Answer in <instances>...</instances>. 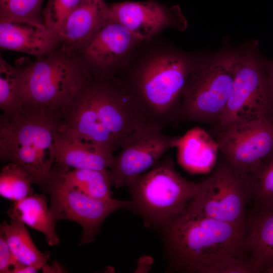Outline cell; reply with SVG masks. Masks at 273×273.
Segmentation results:
<instances>
[{
    "label": "cell",
    "mask_w": 273,
    "mask_h": 273,
    "mask_svg": "<svg viewBox=\"0 0 273 273\" xmlns=\"http://www.w3.org/2000/svg\"><path fill=\"white\" fill-rule=\"evenodd\" d=\"M113 20L104 0H82L61 25L56 35V50L77 53L103 26Z\"/></svg>",
    "instance_id": "obj_14"
},
{
    "label": "cell",
    "mask_w": 273,
    "mask_h": 273,
    "mask_svg": "<svg viewBox=\"0 0 273 273\" xmlns=\"http://www.w3.org/2000/svg\"><path fill=\"white\" fill-rule=\"evenodd\" d=\"M62 112L22 102L0 117V159L20 166L46 193L55 163Z\"/></svg>",
    "instance_id": "obj_3"
},
{
    "label": "cell",
    "mask_w": 273,
    "mask_h": 273,
    "mask_svg": "<svg viewBox=\"0 0 273 273\" xmlns=\"http://www.w3.org/2000/svg\"><path fill=\"white\" fill-rule=\"evenodd\" d=\"M137 39L115 20L103 26L76 53L94 76H111Z\"/></svg>",
    "instance_id": "obj_13"
},
{
    "label": "cell",
    "mask_w": 273,
    "mask_h": 273,
    "mask_svg": "<svg viewBox=\"0 0 273 273\" xmlns=\"http://www.w3.org/2000/svg\"><path fill=\"white\" fill-rule=\"evenodd\" d=\"M250 179L256 206L273 205V153Z\"/></svg>",
    "instance_id": "obj_26"
},
{
    "label": "cell",
    "mask_w": 273,
    "mask_h": 273,
    "mask_svg": "<svg viewBox=\"0 0 273 273\" xmlns=\"http://www.w3.org/2000/svg\"><path fill=\"white\" fill-rule=\"evenodd\" d=\"M109 7L115 19L137 39L149 38L174 22L171 12L153 1L122 2Z\"/></svg>",
    "instance_id": "obj_15"
},
{
    "label": "cell",
    "mask_w": 273,
    "mask_h": 273,
    "mask_svg": "<svg viewBox=\"0 0 273 273\" xmlns=\"http://www.w3.org/2000/svg\"><path fill=\"white\" fill-rule=\"evenodd\" d=\"M159 234L168 271L210 273L221 261L246 251V224L221 221L189 206Z\"/></svg>",
    "instance_id": "obj_2"
},
{
    "label": "cell",
    "mask_w": 273,
    "mask_h": 273,
    "mask_svg": "<svg viewBox=\"0 0 273 273\" xmlns=\"http://www.w3.org/2000/svg\"><path fill=\"white\" fill-rule=\"evenodd\" d=\"M23 102L21 75L19 69L0 57V108L11 112Z\"/></svg>",
    "instance_id": "obj_23"
},
{
    "label": "cell",
    "mask_w": 273,
    "mask_h": 273,
    "mask_svg": "<svg viewBox=\"0 0 273 273\" xmlns=\"http://www.w3.org/2000/svg\"><path fill=\"white\" fill-rule=\"evenodd\" d=\"M34 184L29 174L20 166L7 163L0 172V195L5 199L17 202L33 194Z\"/></svg>",
    "instance_id": "obj_24"
},
{
    "label": "cell",
    "mask_w": 273,
    "mask_h": 273,
    "mask_svg": "<svg viewBox=\"0 0 273 273\" xmlns=\"http://www.w3.org/2000/svg\"><path fill=\"white\" fill-rule=\"evenodd\" d=\"M192 62L177 54L151 60L122 83L146 123L163 129L178 122L181 96Z\"/></svg>",
    "instance_id": "obj_4"
},
{
    "label": "cell",
    "mask_w": 273,
    "mask_h": 273,
    "mask_svg": "<svg viewBox=\"0 0 273 273\" xmlns=\"http://www.w3.org/2000/svg\"><path fill=\"white\" fill-rule=\"evenodd\" d=\"M0 230L5 236L14 257L19 263L40 269L48 265L50 254L37 249L24 223L11 219L10 223L6 221L2 223Z\"/></svg>",
    "instance_id": "obj_21"
},
{
    "label": "cell",
    "mask_w": 273,
    "mask_h": 273,
    "mask_svg": "<svg viewBox=\"0 0 273 273\" xmlns=\"http://www.w3.org/2000/svg\"><path fill=\"white\" fill-rule=\"evenodd\" d=\"M22 264L14 257L5 236L0 230V272L13 273Z\"/></svg>",
    "instance_id": "obj_28"
},
{
    "label": "cell",
    "mask_w": 273,
    "mask_h": 273,
    "mask_svg": "<svg viewBox=\"0 0 273 273\" xmlns=\"http://www.w3.org/2000/svg\"><path fill=\"white\" fill-rule=\"evenodd\" d=\"M11 219L19 220L45 236L48 244L57 246L60 239L57 234L56 222L53 219L47 198L43 195L33 194L14 202L8 211Z\"/></svg>",
    "instance_id": "obj_20"
},
{
    "label": "cell",
    "mask_w": 273,
    "mask_h": 273,
    "mask_svg": "<svg viewBox=\"0 0 273 273\" xmlns=\"http://www.w3.org/2000/svg\"><path fill=\"white\" fill-rule=\"evenodd\" d=\"M267 273H273V264L269 266L265 271Z\"/></svg>",
    "instance_id": "obj_31"
},
{
    "label": "cell",
    "mask_w": 273,
    "mask_h": 273,
    "mask_svg": "<svg viewBox=\"0 0 273 273\" xmlns=\"http://www.w3.org/2000/svg\"><path fill=\"white\" fill-rule=\"evenodd\" d=\"M55 149V164L66 169L108 170L114 158L60 129Z\"/></svg>",
    "instance_id": "obj_18"
},
{
    "label": "cell",
    "mask_w": 273,
    "mask_h": 273,
    "mask_svg": "<svg viewBox=\"0 0 273 273\" xmlns=\"http://www.w3.org/2000/svg\"><path fill=\"white\" fill-rule=\"evenodd\" d=\"M250 198H253L250 179L222 157L210 176L202 181L189 206L218 220L246 225V206Z\"/></svg>",
    "instance_id": "obj_9"
},
{
    "label": "cell",
    "mask_w": 273,
    "mask_h": 273,
    "mask_svg": "<svg viewBox=\"0 0 273 273\" xmlns=\"http://www.w3.org/2000/svg\"><path fill=\"white\" fill-rule=\"evenodd\" d=\"M266 63L257 42L238 50L231 92L215 125L218 131L235 124L272 118L273 96Z\"/></svg>",
    "instance_id": "obj_8"
},
{
    "label": "cell",
    "mask_w": 273,
    "mask_h": 273,
    "mask_svg": "<svg viewBox=\"0 0 273 273\" xmlns=\"http://www.w3.org/2000/svg\"><path fill=\"white\" fill-rule=\"evenodd\" d=\"M272 121H273V118H272Z\"/></svg>",
    "instance_id": "obj_32"
},
{
    "label": "cell",
    "mask_w": 273,
    "mask_h": 273,
    "mask_svg": "<svg viewBox=\"0 0 273 273\" xmlns=\"http://www.w3.org/2000/svg\"><path fill=\"white\" fill-rule=\"evenodd\" d=\"M144 123L122 82L93 76L62 110L60 130L113 157Z\"/></svg>",
    "instance_id": "obj_1"
},
{
    "label": "cell",
    "mask_w": 273,
    "mask_h": 273,
    "mask_svg": "<svg viewBox=\"0 0 273 273\" xmlns=\"http://www.w3.org/2000/svg\"><path fill=\"white\" fill-rule=\"evenodd\" d=\"M40 268L34 265H27L22 264L16 269L13 273H36Z\"/></svg>",
    "instance_id": "obj_29"
},
{
    "label": "cell",
    "mask_w": 273,
    "mask_h": 273,
    "mask_svg": "<svg viewBox=\"0 0 273 273\" xmlns=\"http://www.w3.org/2000/svg\"><path fill=\"white\" fill-rule=\"evenodd\" d=\"M64 182L89 197L98 200L113 198L112 183L108 170L66 169L55 163Z\"/></svg>",
    "instance_id": "obj_22"
},
{
    "label": "cell",
    "mask_w": 273,
    "mask_h": 273,
    "mask_svg": "<svg viewBox=\"0 0 273 273\" xmlns=\"http://www.w3.org/2000/svg\"><path fill=\"white\" fill-rule=\"evenodd\" d=\"M245 248L260 272L273 264V205L257 207L246 223Z\"/></svg>",
    "instance_id": "obj_19"
},
{
    "label": "cell",
    "mask_w": 273,
    "mask_h": 273,
    "mask_svg": "<svg viewBox=\"0 0 273 273\" xmlns=\"http://www.w3.org/2000/svg\"><path fill=\"white\" fill-rule=\"evenodd\" d=\"M2 50L27 53L36 58L56 49V37L44 24L19 20H0Z\"/></svg>",
    "instance_id": "obj_16"
},
{
    "label": "cell",
    "mask_w": 273,
    "mask_h": 273,
    "mask_svg": "<svg viewBox=\"0 0 273 273\" xmlns=\"http://www.w3.org/2000/svg\"><path fill=\"white\" fill-rule=\"evenodd\" d=\"M176 148L178 164L193 174L211 172L220 153L216 140L199 127L192 128L179 136Z\"/></svg>",
    "instance_id": "obj_17"
},
{
    "label": "cell",
    "mask_w": 273,
    "mask_h": 273,
    "mask_svg": "<svg viewBox=\"0 0 273 273\" xmlns=\"http://www.w3.org/2000/svg\"><path fill=\"white\" fill-rule=\"evenodd\" d=\"M163 129L144 123L126 138L108 169L113 186L127 187L132 179L154 166L169 150L176 147L179 136L167 135Z\"/></svg>",
    "instance_id": "obj_11"
},
{
    "label": "cell",
    "mask_w": 273,
    "mask_h": 273,
    "mask_svg": "<svg viewBox=\"0 0 273 273\" xmlns=\"http://www.w3.org/2000/svg\"><path fill=\"white\" fill-rule=\"evenodd\" d=\"M201 185L202 181L183 177L167 155L129 183V210L140 215L146 226L160 233L186 210Z\"/></svg>",
    "instance_id": "obj_5"
},
{
    "label": "cell",
    "mask_w": 273,
    "mask_h": 273,
    "mask_svg": "<svg viewBox=\"0 0 273 273\" xmlns=\"http://www.w3.org/2000/svg\"><path fill=\"white\" fill-rule=\"evenodd\" d=\"M44 1L0 0V20L26 21L44 24L42 9Z\"/></svg>",
    "instance_id": "obj_25"
},
{
    "label": "cell",
    "mask_w": 273,
    "mask_h": 273,
    "mask_svg": "<svg viewBox=\"0 0 273 273\" xmlns=\"http://www.w3.org/2000/svg\"><path fill=\"white\" fill-rule=\"evenodd\" d=\"M238 53L223 50L192 62L178 122L216 124L231 92Z\"/></svg>",
    "instance_id": "obj_7"
},
{
    "label": "cell",
    "mask_w": 273,
    "mask_h": 273,
    "mask_svg": "<svg viewBox=\"0 0 273 273\" xmlns=\"http://www.w3.org/2000/svg\"><path fill=\"white\" fill-rule=\"evenodd\" d=\"M21 75L23 102L61 111L92 77L76 53L56 50L31 61L15 65Z\"/></svg>",
    "instance_id": "obj_6"
},
{
    "label": "cell",
    "mask_w": 273,
    "mask_h": 273,
    "mask_svg": "<svg viewBox=\"0 0 273 273\" xmlns=\"http://www.w3.org/2000/svg\"><path fill=\"white\" fill-rule=\"evenodd\" d=\"M46 193L50 195V209L56 223L59 220L67 219L81 225L82 245L95 240L108 216L120 209L129 210L131 205L129 200H103L89 197L66 184L54 165Z\"/></svg>",
    "instance_id": "obj_10"
},
{
    "label": "cell",
    "mask_w": 273,
    "mask_h": 273,
    "mask_svg": "<svg viewBox=\"0 0 273 273\" xmlns=\"http://www.w3.org/2000/svg\"><path fill=\"white\" fill-rule=\"evenodd\" d=\"M82 0H48L42 10L46 26L56 36L68 15Z\"/></svg>",
    "instance_id": "obj_27"
},
{
    "label": "cell",
    "mask_w": 273,
    "mask_h": 273,
    "mask_svg": "<svg viewBox=\"0 0 273 273\" xmlns=\"http://www.w3.org/2000/svg\"><path fill=\"white\" fill-rule=\"evenodd\" d=\"M222 157L242 175L251 178L273 153V121L263 118L218 131Z\"/></svg>",
    "instance_id": "obj_12"
},
{
    "label": "cell",
    "mask_w": 273,
    "mask_h": 273,
    "mask_svg": "<svg viewBox=\"0 0 273 273\" xmlns=\"http://www.w3.org/2000/svg\"><path fill=\"white\" fill-rule=\"evenodd\" d=\"M266 66L269 83L273 96V60L267 61Z\"/></svg>",
    "instance_id": "obj_30"
}]
</instances>
